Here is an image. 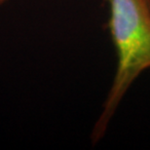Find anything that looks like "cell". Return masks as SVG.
<instances>
[{"mask_svg": "<svg viewBox=\"0 0 150 150\" xmlns=\"http://www.w3.org/2000/svg\"><path fill=\"white\" fill-rule=\"evenodd\" d=\"M107 22L116 53V72L103 109L92 134L93 142L103 139L112 117L139 75L150 68V2L148 0H104Z\"/></svg>", "mask_w": 150, "mask_h": 150, "instance_id": "1", "label": "cell"}, {"mask_svg": "<svg viewBox=\"0 0 150 150\" xmlns=\"http://www.w3.org/2000/svg\"><path fill=\"white\" fill-rule=\"evenodd\" d=\"M5 1H6V0H0V4H2V3L5 2Z\"/></svg>", "mask_w": 150, "mask_h": 150, "instance_id": "2", "label": "cell"}, {"mask_svg": "<svg viewBox=\"0 0 150 150\" xmlns=\"http://www.w3.org/2000/svg\"><path fill=\"white\" fill-rule=\"evenodd\" d=\"M148 1H149V2H150V0H148Z\"/></svg>", "mask_w": 150, "mask_h": 150, "instance_id": "3", "label": "cell"}]
</instances>
